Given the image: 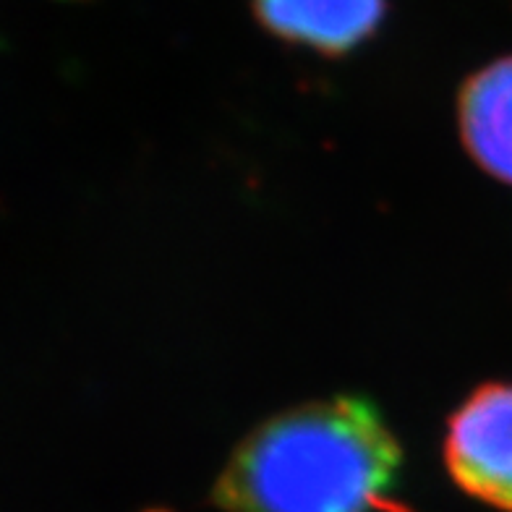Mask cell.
Returning <instances> with one entry per match:
<instances>
[{"instance_id":"2","label":"cell","mask_w":512,"mask_h":512,"mask_svg":"<svg viewBox=\"0 0 512 512\" xmlns=\"http://www.w3.org/2000/svg\"><path fill=\"white\" fill-rule=\"evenodd\" d=\"M445 465L465 494L512 512V384H481L452 413Z\"/></svg>"},{"instance_id":"3","label":"cell","mask_w":512,"mask_h":512,"mask_svg":"<svg viewBox=\"0 0 512 512\" xmlns=\"http://www.w3.org/2000/svg\"><path fill=\"white\" fill-rule=\"evenodd\" d=\"M267 32L290 45L343 55L377 32L387 0H251Z\"/></svg>"},{"instance_id":"1","label":"cell","mask_w":512,"mask_h":512,"mask_svg":"<svg viewBox=\"0 0 512 512\" xmlns=\"http://www.w3.org/2000/svg\"><path fill=\"white\" fill-rule=\"evenodd\" d=\"M403 450L358 395L277 413L243 439L212 489L225 512H374L387 505Z\"/></svg>"},{"instance_id":"4","label":"cell","mask_w":512,"mask_h":512,"mask_svg":"<svg viewBox=\"0 0 512 512\" xmlns=\"http://www.w3.org/2000/svg\"><path fill=\"white\" fill-rule=\"evenodd\" d=\"M458 128L465 152L484 173L512 186V55L463 81Z\"/></svg>"}]
</instances>
